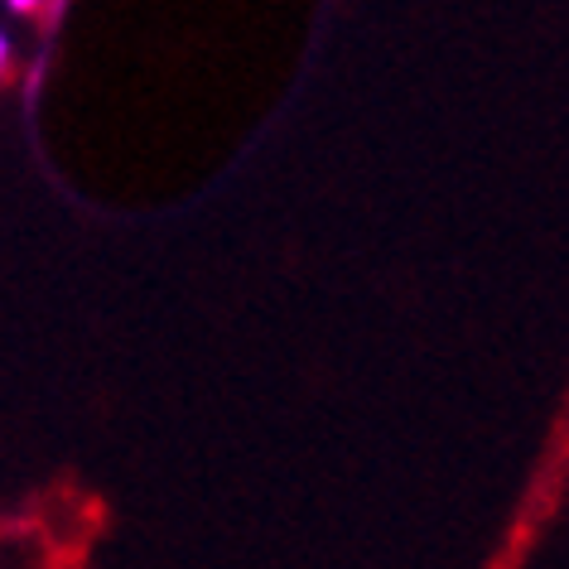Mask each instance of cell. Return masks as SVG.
I'll list each match as a JSON object with an SVG mask.
<instances>
[{"mask_svg":"<svg viewBox=\"0 0 569 569\" xmlns=\"http://www.w3.org/2000/svg\"><path fill=\"white\" fill-rule=\"evenodd\" d=\"M10 20H34V24H49L53 16L63 10V0H0Z\"/></svg>","mask_w":569,"mask_h":569,"instance_id":"1","label":"cell"},{"mask_svg":"<svg viewBox=\"0 0 569 569\" xmlns=\"http://www.w3.org/2000/svg\"><path fill=\"white\" fill-rule=\"evenodd\" d=\"M16 53H20V49H16V34L0 24V88H6L10 73H16Z\"/></svg>","mask_w":569,"mask_h":569,"instance_id":"2","label":"cell"}]
</instances>
